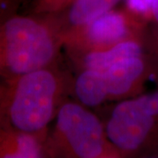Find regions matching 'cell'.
Segmentation results:
<instances>
[{
	"label": "cell",
	"mask_w": 158,
	"mask_h": 158,
	"mask_svg": "<svg viewBox=\"0 0 158 158\" xmlns=\"http://www.w3.org/2000/svg\"><path fill=\"white\" fill-rule=\"evenodd\" d=\"M73 0H34L32 13L55 15L62 11Z\"/></svg>",
	"instance_id": "8fae6325"
},
{
	"label": "cell",
	"mask_w": 158,
	"mask_h": 158,
	"mask_svg": "<svg viewBox=\"0 0 158 158\" xmlns=\"http://www.w3.org/2000/svg\"><path fill=\"white\" fill-rule=\"evenodd\" d=\"M151 19L158 25V0H154L151 12Z\"/></svg>",
	"instance_id": "5bb4252c"
},
{
	"label": "cell",
	"mask_w": 158,
	"mask_h": 158,
	"mask_svg": "<svg viewBox=\"0 0 158 158\" xmlns=\"http://www.w3.org/2000/svg\"><path fill=\"white\" fill-rule=\"evenodd\" d=\"M21 0H0V19L16 13Z\"/></svg>",
	"instance_id": "4fadbf2b"
},
{
	"label": "cell",
	"mask_w": 158,
	"mask_h": 158,
	"mask_svg": "<svg viewBox=\"0 0 158 158\" xmlns=\"http://www.w3.org/2000/svg\"><path fill=\"white\" fill-rule=\"evenodd\" d=\"M105 127L122 157L158 155V88L120 100Z\"/></svg>",
	"instance_id": "277c9868"
},
{
	"label": "cell",
	"mask_w": 158,
	"mask_h": 158,
	"mask_svg": "<svg viewBox=\"0 0 158 158\" xmlns=\"http://www.w3.org/2000/svg\"><path fill=\"white\" fill-rule=\"evenodd\" d=\"M48 134H29L0 121V158L48 157Z\"/></svg>",
	"instance_id": "52a82bcc"
},
{
	"label": "cell",
	"mask_w": 158,
	"mask_h": 158,
	"mask_svg": "<svg viewBox=\"0 0 158 158\" xmlns=\"http://www.w3.org/2000/svg\"><path fill=\"white\" fill-rule=\"evenodd\" d=\"M154 0H126V8L143 21L151 19Z\"/></svg>",
	"instance_id": "7c38bea8"
},
{
	"label": "cell",
	"mask_w": 158,
	"mask_h": 158,
	"mask_svg": "<svg viewBox=\"0 0 158 158\" xmlns=\"http://www.w3.org/2000/svg\"><path fill=\"white\" fill-rule=\"evenodd\" d=\"M62 48L54 15L13 13L0 19V77L56 64Z\"/></svg>",
	"instance_id": "7a4b0ae2"
},
{
	"label": "cell",
	"mask_w": 158,
	"mask_h": 158,
	"mask_svg": "<svg viewBox=\"0 0 158 158\" xmlns=\"http://www.w3.org/2000/svg\"><path fill=\"white\" fill-rule=\"evenodd\" d=\"M72 90L78 103L86 107H97L108 101L104 71L81 69L72 83Z\"/></svg>",
	"instance_id": "30bf717a"
},
{
	"label": "cell",
	"mask_w": 158,
	"mask_h": 158,
	"mask_svg": "<svg viewBox=\"0 0 158 158\" xmlns=\"http://www.w3.org/2000/svg\"><path fill=\"white\" fill-rule=\"evenodd\" d=\"M55 120L47 138L48 157L122 158L105 124L82 104L65 100Z\"/></svg>",
	"instance_id": "3957f363"
},
{
	"label": "cell",
	"mask_w": 158,
	"mask_h": 158,
	"mask_svg": "<svg viewBox=\"0 0 158 158\" xmlns=\"http://www.w3.org/2000/svg\"><path fill=\"white\" fill-rule=\"evenodd\" d=\"M143 21L127 8L108 11L89 23L62 34V47L70 56L106 48L127 40L141 37Z\"/></svg>",
	"instance_id": "5b68a950"
},
{
	"label": "cell",
	"mask_w": 158,
	"mask_h": 158,
	"mask_svg": "<svg viewBox=\"0 0 158 158\" xmlns=\"http://www.w3.org/2000/svg\"><path fill=\"white\" fill-rule=\"evenodd\" d=\"M141 37L121 41L106 48L81 53L70 56L81 69L105 71L125 58L145 55Z\"/></svg>",
	"instance_id": "ba28073f"
},
{
	"label": "cell",
	"mask_w": 158,
	"mask_h": 158,
	"mask_svg": "<svg viewBox=\"0 0 158 158\" xmlns=\"http://www.w3.org/2000/svg\"><path fill=\"white\" fill-rule=\"evenodd\" d=\"M72 83L56 64L0 77V121L29 134H47Z\"/></svg>",
	"instance_id": "6da1fadb"
},
{
	"label": "cell",
	"mask_w": 158,
	"mask_h": 158,
	"mask_svg": "<svg viewBox=\"0 0 158 158\" xmlns=\"http://www.w3.org/2000/svg\"><path fill=\"white\" fill-rule=\"evenodd\" d=\"M149 73L146 55L125 58L104 71L108 100H124L139 95Z\"/></svg>",
	"instance_id": "8992f818"
},
{
	"label": "cell",
	"mask_w": 158,
	"mask_h": 158,
	"mask_svg": "<svg viewBox=\"0 0 158 158\" xmlns=\"http://www.w3.org/2000/svg\"><path fill=\"white\" fill-rule=\"evenodd\" d=\"M122 0H73L64 10L55 14L61 34L89 23L112 11Z\"/></svg>",
	"instance_id": "9c48e42d"
}]
</instances>
